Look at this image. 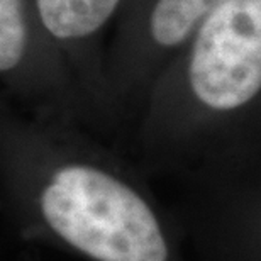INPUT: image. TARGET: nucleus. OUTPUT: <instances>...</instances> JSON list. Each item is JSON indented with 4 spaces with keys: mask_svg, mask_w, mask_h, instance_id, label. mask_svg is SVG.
<instances>
[{
    "mask_svg": "<svg viewBox=\"0 0 261 261\" xmlns=\"http://www.w3.org/2000/svg\"><path fill=\"white\" fill-rule=\"evenodd\" d=\"M121 0H36L44 29L56 39H83L107 22Z\"/></svg>",
    "mask_w": 261,
    "mask_h": 261,
    "instance_id": "obj_3",
    "label": "nucleus"
},
{
    "mask_svg": "<svg viewBox=\"0 0 261 261\" xmlns=\"http://www.w3.org/2000/svg\"><path fill=\"white\" fill-rule=\"evenodd\" d=\"M25 48L22 0H0V70L7 73L20 63Z\"/></svg>",
    "mask_w": 261,
    "mask_h": 261,
    "instance_id": "obj_5",
    "label": "nucleus"
},
{
    "mask_svg": "<svg viewBox=\"0 0 261 261\" xmlns=\"http://www.w3.org/2000/svg\"><path fill=\"white\" fill-rule=\"evenodd\" d=\"M29 203L20 231L88 261H181L175 234L153 202L95 161L53 166Z\"/></svg>",
    "mask_w": 261,
    "mask_h": 261,
    "instance_id": "obj_1",
    "label": "nucleus"
},
{
    "mask_svg": "<svg viewBox=\"0 0 261 261\" xmlns=\"http://www.w3.org/2000/svg\"><path fill=\"white\" fill-rule=\"evenodd\" d=\"M227 0H156L149 17L151 38L163 48H175L194 36L208 15Z\"/></svg>",
    "mask_w": 261,
    "mask_h": 261,
    "instance_id": "obj_4",
    "label": "nucleus"
},
{
    "mask_svg": "<svg viewBox=\"0 0 261 261\" xmlns=\"http://www.w3.org/2000/svg\"><path fill=\"white\" fill-rule=\"evenodd\" d=\"M231 234V239L227 243L236 244V246H229L231 253L238 256L239 261L256 259L261 258V211H258L256 217L251 222V227L244 229H227Z\"/></svg>",
    "mask_w": 261,
    "mask_h": 261,
    "instance_id": "obj_6",
    "label": "nucleus"
},
{
    "mask_svg": "<svg viewBox=\"0 0 261 261\" xmlns=\"http://www.w3.org/2000/svg\"><path fill=\"white\" fill-rule=\"evenodd\" d=\"M189 83L212 112H234L261 92V0H227L194 34Z\"/></svg>",
    "mask_w": 261,
    "mask_h": 261,
    "instance_id": "obj_2",
    "label": "nucleus"
}]
</instances>
